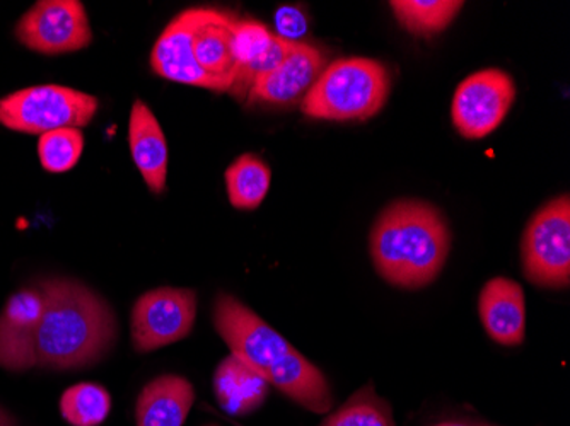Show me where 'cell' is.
<instances>
[{
	"label": "cell",
	"instance_id": "cell-20",
	"mask_svg": "<svg viewBox=\"0 0 570 426\" xmlns=\"http://www.w3.org/2000/svg\"><path fill=\"white\" fill-rule=\"evenodd\" d=\"M400 24L415 37H432L446 30L463 8L460 0H396L390 2Z\"/></svg>",
	"mask_w": 570,
	"mask_h": 426
},
{
	"label": "cell",
	"instance_id": "cell-13",
	"mask_svg": "<svg viewBox=\"0 0 570 426\" xmlns=\"http://www.w3.org/2000/svg\"><path fill=\"white\" fill-rule=\"evenodd\" d=\"M480 319L487 335L502 346H518L527 335V303L518 281L498 277L480 291Z\"/></svg>",
	"mask_w": 570,
	"mask_h": 426
},
{
	"label": "cell",
	"instance_id": "cell-19",
	"mask_svg": "<svg viewBox=\"0 0 570 426\" xmlns=\"http://www.w3.org/2000/svg\"><path fill=\"white\" fill-rule=\"evenodd\" d=\"M271 168L253 153H243L226 171L229 204L238 210H255L271 188Z\"/></svg>",
	"mask_w": 570,
	"mask_h": 426
},
{
	"label": "cell",
	"instance_id": "cell-2",
	"mask_svg": "<svg viewBox=\"0 0 570 426\" xmlns=\"http://www.w3.org/2000/svg\"><path fill=\"white\" fill-rule=\"evenodd\" d=\"M371 256L380 277L393 287H425L446 265L451 232L443 214L419 200L384 208L371 230Z\"/></svg>",
	"mask_w": 570,
	"mask_h": 426
},
{
	"label": "cell",
	"instance_id": "cell-22",
	"mask_svg": "<svg viewBox=\"0 0 570 426\" xmlns=\"http://www.w3.org/2000/svg\"><path fill=\"white\" fill-rule=\"evenodd\" d=\"M60 412L72 426H99L110 415V393L99 384H77L62 394Z\"/></svg>",
	"mask_w": 570,
	"mask_h": 426
},
{
	"label": "cell",
	"instance_id": "cell-9",
	"mask_svg": "<svg viewBox=\"0 0 570 426\" xmlns=\"http://www.w3.org/2000/svg\"><path fill=\"white\" fill-rule=\"evenodd\" d=\"M16 37L30 50L60 56L82 50L92 41L85 6L77 0H41L22 16Z\"/></svg>",
	"mask_w": 570,
	"mask_h": 426
},
{
	"label": "cell",
	"instance_id": "cell-29",
	"mask_svg": "<svg viewBox=\"0 0 570 426\" xmlns=\"http://www.w3.org/2000/svg\"><path fill=\"white\" fill-rule=\"evenodd\" d=\"M207 426H217V425H207Z\"/></svg>",
	"mask_w": 570,
	"mask_h": 426
},
{
	"label": "cell",
	"instance_id": "cell-12",
	"mask_svg": "<svg viewBox=\"0 0 570 426\" xmlns=\"http://www.w3.org/2000/svg\"><path fill=\"white\" fill-rule=\"evenodd\" d=\"M325 70V57L318 48L296 43L284 62L256 82L249 91V102L285 106L304 99Z\"/></svg>",
	"mask_w": 570,
	"mask_h": 426
},
{
	"label": "cell",
	"instance_id": "cell-1",
	"mask_svg": "<svg viewBox=\"0 0 570 426\" xmlns=\"http://www.w3.org/2000/svg\"><path fill=\"white\" fill-rule=\"evenodd\" d=\"M43 314L37 338L38 365L56 370L96 364L117 339L107 300L81 281L50 278L40 284Z\"/></svg>",
	"mask_w": 570,
	"mask_h": 426
},
{
	"label": "cell",
	"instance_id": "cell-10",
	"mask_svg": "<svg viewBox=\"0 0 570 426\" xmlns=\"http://www.w3.org/2000/svg\"><path fill=\"white\" fill-rule=\"evenodd\" d=\"M43 314L40 288H22L0 313V367L24 371L38 365L37 338Z\"/></svg>",
	"mask_w": 570,
	"mask_h": 426
},
{
	"label": "cell",
	"instance_id": "cell-27",
	"mask_svg": "<svg viewBox=\"0 0 570 426\" xmlns=\"http://www.w3.org/2000/svg\"><path fill=\"white\" fill-rule=\"evenodd\" d=\"M432 426H495V425H489V423H482V422H466V419H453V422H443L438 423V425Z\"/></svg>",
	"mask_w": 570,
	"mask_h": 426
},
{
	"label": "cell",
	"instance_id": "cell-11",
	"mask_svg": "<svg viewBox=\"0 0 570 426\" xmlns=\"http://www.w3.org/2000/svg\"><path fill=\"white\" fill-rule=\"evenodd\" d=\"M150 67L168 81L227 92L226 86L205 72L195 59L194 9L181 12L169 22L168 28L154 44Z\"/></svg>",
	"mask_w": 570,
	"mask_h": 426
},
{
	"label": "cell",
	"instance_id": "cell-23",
	"mask_svg": "<svg viewBox=\"0 0 570 426\" xmlns=\"http://www.w3.org/2000/svg\"><path fill=\"white\" fill-rule=\"evenodd\" d=\"M85 136L79 128H62L40 136L38 156L48 172H67L81 159Z\"/></svg>",
	"mask_w": 570,
	"mask_h": 426
},
{
	"label": "cell",
	"instance_id": "cell-26",
	"mask_svg": "<svg viewBox=\"0 0 570 426\" xmlns=\"http://www.w3.org/2000/svg\"><path fill=\"white\" fill-rule=\"evenodd\" d=\"M275 28H277L278 38L297 43V38L306 34L307 19L301 9L284 6L275 12Z\"/></svg>",
	"mask_w": 570,
	"mask_h": 426
},
{
	"label": "cell",
	"instance_id": "cell-7",
	"mask_svg": "<svg viewBox=\"0 0 570 426\" xmlns=\"http://www.w3.org/2000/svg\"><path fill=\"white\" fill-rule=\"evenodd\" d=\"M197 317V294L190 288L161 287L146 291L132 309L134 348L140 354L159 350L187 338Z\"/></svg>",
	"mask_w": 570,
	"mask_h": 426
},
{
	"label": "cell",
	"instance_id": "cell-28",
	"mask_svg": "<svg viewBox=\"0 0 570 426\" xmlns=\"http://www.w3.org/2000/svg\"><path fill=\"white\" fill-rule=\"evenodd\" d=\"M0 426H16L14 419L2 408H0Z\"/></svg>",
	"mask_w": 570,
	"mask_h": 426
},
{
	"label": "cell",
	"instance_id": "cell-8",
	"mask_svg": "<svg viewBox=\"0 0 570 426\" xmlns=\"http://www.w3.org/2000/svg\"><path fill=\"white\" fill-rule=\"evenodd\" d=\"M515 99L512 77L504 70H480L466 77L454 92L451 118L464 139L490 136L505 120Z\"/></svg>",
	"mask_w": 570,
	"mask_h": 426
},
{
	"label": "cell",
	"instance_id": "cell-3",
	"mask_svg": "<svg viewBox=\"0 0 570 426\" xmlns=\"http://www.w3.org/2000/svg\"><path fill=\"white\" fill-rule=\"evenodd\" d=\"M392 79L383 63L344 59L330 63L304 96L301 110L316 120H370L383 110Z\"/></svg>",
	"mask_w": 570,
	"mask_h": 426
},
{
	"label": "cell",
	"instance_id": "cell-6",
	"mask_svg": "<svg viewBox=\"0 0 570 426\" xmlns=\"http://www.w3.org/2000/svg\"><path fill=\"white\" fill-rule=\"evenodd\" d=\"M214 326L229 346L230 355L267 377L271 368L293 350L258 314L229 294H219L214 303Z\"/></svg>",
	"mask_w": 570,
	"mask_h": 426
},
{
	"label": "cell",
	"instance_id": "cell-21",
	"mask_svg": "<svg viewBox=\"0 0 570 426\" xmlns=\"http://www.w3.org/2000/svg\"><path fill=\"white\" fill-rule=\"evenodd\" d=\"M320 426H396V423L392 406L377 396L370 384L352 394L345 405L326 416Z\"/></svg>",
	"mask_w": 570,
	"mask_h": 426
},
{
	"label": "cell",
	"instance_id": "cell-4",
	"mask_svg": "<svg viewBox=\"0 0 570 426\" xmlns=\"http://www.w3.org/2000/svg\"><path fill=\"white\" fill-rule=\"evenodd\" d=\"M98 111V99L66 86H33L0 99V123L9 130L43 136L62 128H82Z\"/></svg>",
	"mask_w": 570,
	"mask_h": 426
},
{
	"label": "cell",
	"instance_id": "cell-25",
	"mask_svg": "<svg viewBox=\"0 0 570 426\" xmlns=\"http://www.w3.org/2000/svg\"><path fill=\"white\" fill-rule=\"evenodd\" d=\"M274 37L275 34H272L267 26L262 22H236L235 33H233V59H235L236 70L258 59L267 50Z\"/></svg>",
	"mask_w": 570,
	"mask_h": 426
},
{
	"label": "cell",
	"instance_id": "cell-5",
	"mask_svg": "<svg viewBox=\"0 0 570 426\" xmlns=\"http://www.w3.org/2000/svg\"><path fill=\"white\" fill-rule=\"evenodd\" d=\"M523 270L538 287L566 288L570 281V198L549 201L534 214L521 245Z\"/></svg>",
	"mask_w": 570,
	"mask_h": 426
},
{
	"label": "cell",
	"instance_id": "cell-14",
	"mask_svg": "<svg viewBox=\"0 0 570 426\" xmlns=\"http://www.w3.org/2000/svg\"><path fill=\"white\" fill-rule=\"evenodd\" d=\"M238 19L216 9H194V51L198 66L223 82L229 92L235 81L233 33Z\"/></svg>",
	"mask_w": 570,
	"mask_h": 426
},
{
	"label": "cell",
	"instance_id": "cell-15",
	"mask_svg": "<svg viewBox=\"0 0 570 426\" xmlns=\"http://www.w3.org/2000/svg\"><path fill=\"white\" fill-rule=\"evenodd\" d=\"M128 146L147 188L153 194L161 195L168 178V142L158 118L140 99L134 102L130 111Z\"/></svg>",
	"mask_w": 570,
	"mask_h": 426
},
{
	"label": "cell",
	"instance_id": "cell-24",
	"mask_svg": "<svg viewBox=\"0 0 570 426\" xmlns=\"http://www.w3.org/2000/svg\"><path fill=\"white\" fill-rule=\"evenodd\" d=\"M294 47H296V43H293V41L282 40L275 34L267 50L258 59L236 70L235 81H233L229 89L230 95H235L238 99H248L253 86L268 73L274 72L284 62L285 57L294 50Z\"/></svg>",
	"mask_w": 570,
	"mask_h": 426
},
{
	"label": "cell",
	"instance_id": "cell-17",
	"mask_svg": "<svg viewBox=\"0 0 570 426\" xmlns=\"http://www.w3.org/2000/svg\"><path fill=\"white\" fill-rule=\"evenodd\" d=\"M194 402V386L185 377H158L137 397V426H184Z\"/></svg>",
	"mask_w": 570,
	"mask_h": 426
},
{
	"label": "cell",
	"instance_id": "cell-18",
	"mask_svg": "<svg viewBox=\"0 0 570 426\" xmlns=\"http://www.w3.org/2000/svg\"><path fill=\"white\" fill-rule=\"evenodd\" d=\"M271 384L258 371L238 358H224L214 376L217 403L229 415L246 416L256 412L267 399Z\"/></svg>",
	"mask_w": 570,
	"mask_h": 426
},
{
	"label": "cell",
	"instance_id": "cell-16",
	"mask_svg": "<svg viewBox=\"0 0 570 426\" xmlns=\"http://www.w3.org/2000/svg\"><path fill=\"white\" fill-rule=\"evenodd\" d=\"M265 379L307 412L326 415L332 409L333 396L328 380L296 348L278 360Z\"/></svg>",
	"mask_w": 570,
	"mask_h": 426
}]
</instances>
